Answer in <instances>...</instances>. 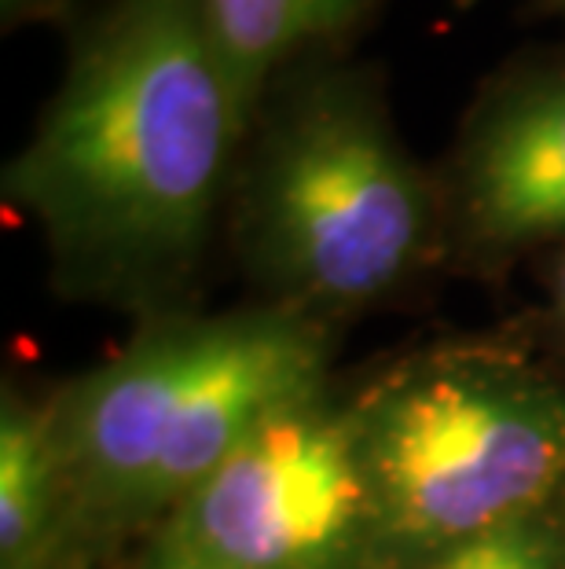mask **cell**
<instances>
[{
	"label": "cell",
	"mask_w": 565,
	"mask_h": 569,
	"mask_svg": "<svg viewBox=\"0 0 565 569\" xmlns=\"http://www.w3.org/2000/svg\"><path fill=\"white\" fill-rule=\"evenodd\" d=\"M74 537L52 408L4 393L0 405V566L59 551Z\"/></svg>",
	"instance_id": "cell-8"
},
{
	"label": "cell",
	"mask_w": 565,
	"mask_h": 569,
	"mask_svg": "<svg viewBox=\"0 0 565 569\" xmlns=\"http://www.w3.org/2000/svg\"><path fill=\"white\" fill-rule=\"evenodd\" d=\"M401 569H565V532L555 511H539L522 522L448 543Z\"/></svg>",
	"instance_id": "cell-9"
},
{
	"label": "cell",
	"mask_w": 565,
	"mask_h": 569,
	"mask_svg": "<svg viewBox=\"0 0 565 569\" xmlns=\"http://www.w3.org/2000/svg\"><path fill=\"white\" fill-rule=\"evenodd\" d=\"M159 540L213 569H390L349 401L316 390L283 405L162 518Z\"/></svg>",
	"instance_id": "cell-5"
},
{
	"label": "cell",
	"mask_w": 565,
	"mask_h": 569,
	"mask_svg": "<svg viewBox=\"0 0 565 569\" xmlns=\"http://www.w3.org/2000/svg\"><path fill=\"white\" fill-rule=\"evenodd\" d=\"M250 137L206 0H107L4 169L70 295L159 306L195 276Z\"/></svg>",
	"instance_id": "cell-1"
},
{
	"label": "cell",
	"mask_w": 565,
	"mask_h": 569,
	"mask_svg": "<svg viewBox=\"0 0 565 569\" xmlns=\"http://www.w3.org/2000/svg\"><path fill=\"white\" fill-rule=\"evenodd\" d=\"M551 295H555V309H558V317L565 323V247L558 250L555 269H551Z\"/></svg>",
	"instance_id": "cell-12"
},
{
	"label": "cell",
	"mask_w": 565,
	"mask_h": 569,
	"mask_svg": "<svg viewBox=\"0 0 565 569\" xmlns=\"http://www.w3.org/2000/svg\"><path fill=\"white\" fill-rule=\"evenodd\" d=\"M393 0H206L250 122L269 84L312 52L342 48Z\"/></svg>",
	"instance_id": "cell-7"
},
{
	"label": "cell",
	"mask_w": 565,
	"mask_h": 569,
	"mask_svg": "<svg viewBox=\"0 0 565 569\" xmlns=\"http://www.w3.org/2000/svg\"><path fill=\"white\" fill-rule=\"evenodd\" d=\"M140 569H213V566L199 562V559H191V555L170 548V543L154 540V548H151L148 559H143V566H140Z\"/></svg>",
	"instance_id": "cell-11"
},
{
	"label": "cell",
	"mask_w": 565,
	"mask_h": 569,
	"mask_svg": "<svg viewBox=\"0 0 565 569\" xmlns=\"http://www.w3.org/2000/svg\"><path fill=\"white\" fill-rule=\"evenodd\" d=\"M444 232L441 184L401 140L375 70L331 48L269 84L235 169V236L280 306L320 317L386 298Z\"/></svg>",
	"instance_id": "cell-2"
},
{
	"label": "cell",
	"mask_w": 565,
	"mask_h": 569,
	"mask_svg": "<svg viewBox=\"0 0 565 569\" xmlns=\"http://www.w3.org/2000/svg\"><path fill=\"white\" fill-rule=\"evenodd\" d=\"M444 228L477 253L565 243V48L477 96L441 180Z\"/></svg>",
	"instance_id": "cell-6"
},
{
	"label": "cell",
	"mask_w": 565,
	"mask_h": 569,
	"mask_svg": "<svg viewBox=\"0 0 565 569\" xmlns=\"http://www.w3.org/2000/svg\"><path fill=\"white\" fill-rule=\"evenodd\" d=\"M551 511H555V518H558V526H562V532H565V489L558 492V500H555V507H551Z\"/></svg>",
	"instance_id": "cell-13"
},
{
	"label": "cell",
	"mask_w": 565,
	"mask_h": 569,
	"mask_svg": "<svg viewBox=\"0 0 565 569\" xmlns=\"http://www.w3.org/2000/svg\"><path fill=\"white\" fill-rule=\"evenodd\" d=\"M539 4H547L551 11H558V16H565V0H539Z\"/></svg>",
	"instance_id": "cell-14"
},
{
	"label": "cell",
	"mask_w": 565,
	"mask_h": 569,
	"mask_svg": "<svg viewBox=\"0 0 565 569\" xmlns=\"http://www.w3.org/2000/svg\"><path fill=\"white\" fill-rule=\"evenodd\" d=\"M81 0H0V19H4V33L22 27H63L78 16Z\"/></svg>",
	"instance_id": "cell-10"
},
{
	"label": "cell",
	"mask_w": 565,
	"mask_h": 569,
	"mask_svg": "<svg viewBox=\"0 0 565 569\" xmlns=\"http://www.w3.org/2000/svg\"><path fill=\"white\" fill-rule=\"evenodd\" d=\"M320 320L272 306L162 317L52 405L70 496L92 529L165 518L283 405L323 390Z\"/></svg>",
	"instance_id": "cell-3"
},
{
	"label": "cell",
	"mask_w": 565,
	"mask_h": 569,
	"mask_svg": "<svg viewBox=\"0 0 565 569\" xmlns=\"http://www.w3.org/2000/svg\"><path fill=\"white\" fill-rule=\"evenodd\" d=\"M390 569L551 511L565 386L492 349L404 360L349 401Z\"/></svg>",
	"instance_id": "cell-4"
}]
</instances>
